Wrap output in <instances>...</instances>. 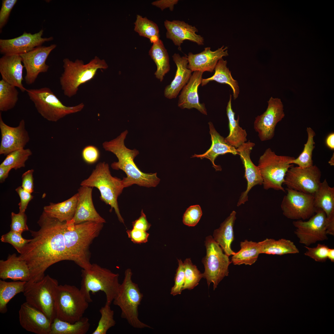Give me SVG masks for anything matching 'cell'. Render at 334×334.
<instances>
[{
    "label": "cell",
    "instance_id": "obj_1",
    "mask_svg": "<svg viewBox=\"0 0 334 334\" xmlns=\"http://www.w3.org/2000/svg\"><path fill=\"white\" fill-rule=\"evenodd\" d=\"M37 223V231L30 230L32 238L23 248L19 257L27 264L31 273L27 282H36L45 276L50 266L69 259L63 235V222L51 217L44 211Z\"/></svg>",
    "mask_w": 334,
    "mask_h": 334
},
{
    "label": "cell",
    "instance_id": "obj_2",
    "mask_svg": "<svg viewBox=\"0 0 334 334\" xmlns=\"http://www.w3.org/2000/svg\"><path fill=\"white\" fill-rule=\"evenodd\" d=\"M128 131L126 130L116 138L102 143L105 151L114 154L118 159L111 165L112 168L121 169L126 174V177L122 179L124 187L137 184L147 187L156 186L160 179L157 176V173H145L142 172L135 164L134 159L139 154L136 149H131L125 145V140Z\"/></svg>",
    "mask_w": 334,
    "mask_h": 334
},
{
    "label": "cell",
    "instance_id": "obj_3",
    "mask_svg": "<svg viewBox=\"0 0 334 334\" xmlns=\"http://www.w3.org/2000/svg\"><path fill=\"white\" fill-rule=\"evenodd\" d=\"M103 224L87 221L75 224L73 219L63 222V233L69 260L82 269L91 267L90 246L98 236Z\"/></svg>",
    "mask_w": 334,
    "mask_h": 334
},
{
    "label": "cell",
    "instance_id": "obj_4",
    "mask_svg": "<svg viewBox=\"0 0 334 334\" xmlns=\"http://www.w3.org/2000/svg\"><path fill=\"white\" fill-rule=\"evenodd\" d=\"M64 71L59 78L64 95L69 98L75 95L79 86L93 79L98 69L105 70L108 66L104 59L95 56L85 64L83 61L73 62L68 58L63 60Z\"/></svg>",
    "mask_w": 334,
    "mask_h": 334
},
{
    "label": "cell",
    "instance_id": "obj_5",
    "mask_svg": "<svg viewBox=\"0 0 334 334\" xmlns=\"http://www.w3.org/2000/svg\"><path fill=\"white\" fill-rule=\"evenodd\" d=\"M81 273L80 289L87 301H92L90 292L94 293L101 291L105 294V304L110 305L119 291V274L96 263H92L88 269H82Z\"/></svg>",
    "mask_w": 334,
    "mask_h": 334
},
{
    "label": "cell",
    "instance_id": "obj_6",
    "mask_svg": "<svg viewBox=\"0 0 334 334\" xmlns=\"http://www.w3.org/2000/svg\"><path fill=\"white\" fill-rule=\"evenodd\" d=\"M82 186L97 188L99 191L100 199L113 208L118 220L124 224L120 212L117 199L125 188L122 180L111 174L108 164L105 162L99 163L90 176L83 181Z\"/></svg>",
    "mask_w": 334,
    "mask_h": 334
},
{
    "label": "cell",
    "instance_id": "obj_7",
    "mask_svg": "<svg viewBox=\"0 0 334 334\" xmlns=\"http://www.w3.org/2000/svg\"><path fill=\"white\" fill-rule=\"evenodd\" d=\"M132 273L130 268L126 269L118 292L113 301V304L121 310V317L126 320L135 328H153L142 322L139 319L138 307L143 296L137 284L131 279Z\"/></svg>",
    "mask_w": 334,
    "mask_h": 334
},
{
    "label": "cell",
    "instance_id": "obj_8",
    "mask_svg": "<svg viewBox=\"0 0 334 334\" xmlns=\"http://www.w3.org/2000/svg\"><path fill=\"white\" fill-rule=\"evenodd\" d=\"M38 112L48 121L56 122L67 115L81 111L84 105H64L51 89L48 87L27 89L26 91Z\"/></svg>",
    "mask_w": 334,
    "mask_h": 334
},
{
    "label": "cell",
    "instance_id": "obj_9",
    "mask_svg": "<svg viewBox=\"0 0 334 334\" xmlns=\"http://www.w3.org/2000/svg\"><path fill=\"white\" fill-rule=\"evenodd\" d=\"M89 303L80 289L76 286L58 285L55 297L56 318L74 323L83 317Z\"/></svg>",
    "mask_w": 334,
    "mask_h": 334
},
{
    "label": "cell",
    "instance_id": "obj_10",
    "mask_svg": "<svg viewBox=\"0 0 334 334\" xmlns=\"http://www.w3.org/2000/svg\"><path fill=\"white\" fill-rule=\"evenodd\" d=\"M58 280L47 275L36 282H27L24 295L26 302L43 313L51 323L56 318L55 297Z\"/></svg>",
    "mask_w": 334,
    "mask_h": 334
},
{
    "label": "cell",
    "instance_id": "obj_11",
    "mask_svg": "<svg viewBox=\"0 0 334 334\" xmlns=\"http://www.w3.org/2000/svg\"><path fill=\"white\" fill-rule=\"evenodd\" d=\"M294 157L279 156L270 148L266 150L259 159L258 168L263 180L264 189L285 191L282 186L289 169L293 165Z\"/></svg>",
    "mask_w": 334,
    "mask_h": 334
},
{
    "label": "cell",
    "instance_id": "obj_12",
    "mask_svg": "<svg viewBox=\"0 0 334 334\" xmlns=\"http://www.w3.org/2000/svg\"><path fill=\"white\" fill-rule=\"evenodd\" d=\"M205 242L206 255L202 260L205 268L203 278L206 279L208 287L213 283L215 290L220 282L229 275V267L231 262L212 236L207 237Z\"/></svg>",
    "mask_w": 334,
    "mask_h": 334
},
{
    "label": "cell",
    "instance_id": "obj_13",
    "mask_svg": "<svg viewBox=\"0 0 334 334\" xmlns=\"http://www.w3.org/2000/svg\"><path fill=\"white\" fill-rule=\"evenodd\" d=\"M283 199L281 208L283 215L288 219L305 220L315 213L312 195L305 193L288 188Z\"/></svg>",
    "mask_w": 334,
    "mask_h": 334
},
{
    "label": "cell",
    "instance_id": "obj_14",
    "mask_svg": "<svg viewBox=\"0 0 334 334\" xmlns=\"http://www.w3.org/2000/svg\"><path fill=\"white\" fill-rule=\"evenodd\" d=\"M307 221L301 220L293 222L296 229L294 234L299 242L305 246H309L318 242L328 239L326 232V217L324 212L316 209L315 213Z\"/></svg>",
    "mask_w": 334,
    "mask_h": 334
},
{
    "label": "cell",
    "instance_id": "obj_15",
    "mask_svg": "<svg viewBox=\"0 0 334 334\" xmlns=\"http://www.w3.org/2000/svg\"><path fill=\"white\" fill-rule=\"evenodd\" d=\"M321 173L316 165L306 168L291 166L284 184L287 188L313 195L321 183Z\"/></svg>",
    "mask_w": 334,
    "mask_h": 334
},
{
    "label": "cell",
    "instance_id": "obj_16",
    "mask_svg": "<svg viewBox=\"0 0 334 334\" xmlns=\"http://www.w3.org/2000/svg\"><path fill=\"white\" fill-rule=\"evenodd\" d=\"M268 102L266 110L258 116L254 122V129L258 133L261 141L269 140L273 138L277 124L285 115L283 105L280 98L271 97Z\"/></svg>",
    "mask_w": 334,
    "mask_h": 334
},
{
    "label": "cell",
    "instance_id": "obj_17",
    "mask_svg": "<svg viewBox=\"0 0 334 334\" xmlns=\"http://www.w3.org/2000/svg\"><path fill=\"white\" fill-rule=\"evenodd\" d=\"M56 47L55 44L47 46H40L20 55L26 71L24 77L26 84H32L40 73L48 71L49 66L46 61L51 52Z\"/></svg>",
    "mask_w": 334,
    "mask_h": 334
},
{
    "label": "cell",
    "instance_id": "obj_18",
    "mask_svg": "<svg viewBox=\"0 0 334 334\" xmlns=\"http://www.w3.org/2000/svg\"><path fill=\"white\" fill-rule=\"evenodd\" d=\"M0 155L7 156L13 151L24 148L29 141V136L25 128V122L24 119L20 121L17 126H11L3 121L0 113Z\"/></svg>",
    "mask_w": 334,
    "mask_h": 334
},
{
    "label": "cell",
    "instance_id": "obj_19",
    "mask_svg": "<svg viewBox=\"0 0 334 334\" xmlns=\"http://www.w3.org/2000/svg\"><path fill=\"white\" fill-rule=\"evenodd\" d=\"M44 31L32 34L24 32L21 35L11 39H0V52L4 55H20L41 46L44 43L52 40L53 38H43Z\"/></svg>",
    "mask_w": 334,
    "mask_h": 334
},
{
    "label": "cell",
    "instance_id": "obj_20",
    "mask_svg": "<svg viewBox=\"0 0 334 334\" xmlns=\"http://www.w3.org/2000/svg\"><path fill=\"white\" fill-rule=\"evenodd\" d=\"M19 319L21 327L36 334H50L51 323L42 312L26 302L21 306Z\"/></svg>",
    "mask_w": 334,
    "mask_h": 334
},
{
    "label": "cell",
    "instance_id": "obj_21",
    "mask_svg": "<svg viewBox=\"0 0 334 334\" xmlns=\"http://www.w3.org/2000/svg\"><path fill=\"white\" fill-rule=\"evenodd\" d=\"M255 144L249 140L236 148L245 169V177L247 182L246 191L240 197L237 206H239L248 200V194L252 188L257 185H262L263 180L257 166L251 161L250 154Z\"/></svg>",
    "mask_w": 334,
    "mask_h": 334
},
{
    "label": "cell",
    "instance_id": "obj_22",
    "mask_svg": "<svg viewBox=\"0 0 334 334\" xmlns=\"http://www.w3.org/2000/svg\"><path fill=\"white\" fill-rule=\"evenodd\" d=\"M92 188L81 186L78 189L77 206L73 219L75 224L87 221L106 222L94 207L92 197Z\"/></svg>",
    "mask_w": 334,
    "mask_h": 334
},
{
    "label": "cell",
    "instance_id": "obj_23",
    "mask_svg": "<svg viewBox=\"0 0 334 334\" xmlns=\"http://www.w3.org/2000/svg\"><path fill=\"white\" fill-rule=\"evenodd\" d=\"M227 49V47L224 48L223 46L216 50L212 51L210 47H207L205 48L204 50L199 53L194 54L190 52L187 56V67L192 72L200 71L203 72L206 71L212 72L219 60L223 57L229 55Z\"/></svg>",
    "mask_w": 334,
    "mask_h": 334
},
{
    "label": "cell",
    "instance_id": "obj_24",
    "mask_svg": "<svg viewBox=\"0 0 334 334\" xmlns=\"http://www.w3.org/2000/svg\"><path fill=\"white\" fill-rule=\"evenodd\" d=\"M164 26L166 30L167 38L171 40L174 44L180 47L184 41L188 40L197 43L199 45L204 44V38L196 33L198 30L184 21L166 20Z\"/></svg>",
    "mask_w": 334,
    "mask_h": 334
},
{
    "label": "cell",
    "instance_id": "obj_25",
    "mask_svg": "<svg viewBox=\"0 0 334 334\" xmlns=\"http://www.w3.org/2000/svg\"><path fill=\"white\" fill-rule=\"evenodd\" d=\"M313 196L315 208L322 209L326 214L327 234L334 236V187H330L325 179Z\"/></svg>",
    "mask_w": 334,
    "mask_h": 334
},
{
    "label": "cell",
    "instance_id": "obj_26",
    "mask_svg": "<svg viewBox=\"0 0 334 334\" xmlns=\"http://www.w3.org/2000/svg\"><path fill=\"white\" fill-rule=\"evenodd\" d=\"M22 63L20 55H3L0 58V73L2 79L24 92L27 89L22 84L24 68Z\"/></svg>",
    "mask_w": 334,
    "mask_h": 334
},
{
    "label": "cell",
    "instance_id": "obj_27",
    "mask_svg": "<svg viewBox=\"0 0 334 334\" xmlns=\"http://www.w3.org/2000/svg\"><path fill=\"white\" fill-rule=\"evenodd\" d=\"M203 73L200 71H194L179 96L178 106L182 109L195 108L202 113L207 115L205 105L199 102L198 92V87L201 83Z\"/></svg>",
    "mask_w": 334,
    "mask_h": 334
},
{
    "label": "cell",
    "instance_id": "obj_28",
    "mask_svg": "<svg viewBox=\"0 0 334 334\" xmlns=\"http://www.w3.org/2000/svg\"><path fill=\"white\" fill-rule=\"evenodd\" d=\"M0 278L3 280L28 282L31 273L26 262L15 253L9 255L6 260H0Z\"/></svg>",
    "mask_w": 334,
    "mask_h": 334
},
{
    "label": "cell",
    "instance_id": "obj_29",
    "mask_svg": "<svg viewBox=\"0 0 334 334\" xmlns=\"http://www.w3.org/2000/svg\"><path fill=\"white\" fill-rule=\"evenodd\" d=\"M172 58L177 69L173 79L164 90V96L169 99L177 97L180 90L189 81L192 72L187 67V57H181L178 54L175 53Z\"/></svg>",
    "mask_w": 334,
    "mask_h": 334
},
{
    "label": "cell",
    "instance_id": "obj_30",
    "mask_svg": "<svg viewBox=\"0 0 334 334\" xmlns=\"http://www.w3.org/2000/svg\"><path fill=\"white\" fill-rule=\"evenodd\" d=\"M208 124L212 142L211 147L205 153L201 155L195 154L191 157H197L201 159L204 158L208 159L212 162L216 171H221V167L216 165L214 163L215 160L218 156L227 153H232L235 155L238 153L237 149L227 143L225 138L218 133L212 122H209Z\"/></svg>",
    "mask_w": 334,
    "mask_h": 334
},
{
    "label": "cell",
    "instance_id": "obj_31",
    "mask_svg": "<svg viewBox=\"0 0 334 334\" xmlns=\"http://www.w3.org/2000/svg\"><path fill=\"white\" fill-rule=\"evenodd\" d=\"M236 214L235 211H232L221 224L220 227L215 230L213 233L214 240L228 256L235 253L232 249L231 246L234 240L233 226L236 219Z\"/></svg>",
    "mask_w": 334,
    "mask_h": 334
},
{
    "label": "cell",
    "instance_id": "obj_32",
    "mask_svg": "<svg viewBox=\"0 0 334 334\" xmlns=\"http://www.w3.org/2000/svg\"><path fill=\"white\" fill-rule=\"evenodd\" d=\"M77 193L61 203H50L44 207L43 211L49 216L62 222L72 220L74 216L77 202Z\"/></svg>",
    "mask_w": 334,
    "mask_h": 334
},
{
    "label": "cell",
    "instance_id": "obj_33",
    "mask_svg": "<svg viewBox=\"0 0 334 334\" xmlns=\"http://www.w3.org/2000/svg\"><path fill=\"white\" fill-rule=\"evenodd\" d=\"M258 242L260 254L282 255L299 252L293 242L285 238L276 240L267 238Z\"/></svg>",
    "mask_w": 334,
    "mask_h": 334
},
{
    "label": "cell",
    "instance_id": "obj_34",
    "mask_svg": "<svg viewBox=\"0 0 334 334\" xmlns=\"http://www.w3.org/2000/svg\"><path fill=\"white\" fill-rule=\"evenodd\" d=\"M232 95L230 94L226 107L229 133L225 139L229 144L235 148H238L246 141L247 134L246 130L243 129L239 125V116H238L237 120L235 119V113L232 108Z\"/></svg>",
    "mask_w": 334,
    "mask_h": 334
},
{
    "label": "cell",
    "instance_id": "obj_35",
    "mask_svg": "<svg viewBox=\"0 0 334 334\" xmlns=\"http://www.w3.org/2000/svg\"><path fill=\"white\" fill-rule=\"evenodd\" d=\"M227 62L222 58L218 61L215 68V73L212 77L206 79H202L201 86H204L209 82L214 81L222 84L229 85L233 90L234 100L238 97L239 93V87L238 81L232 77L231 72L227 66Z\"/></svg>",
    "mask_w": 334,
    "mask_h": 334
},
{
    "label": "cell",
    "instance_id": "obj_36",
    "mask_svg": "<svg viewBox=\"0 0 334 334\" xmlns=\"http://www.w3.org/2000/svg\"><path fill=\"white\" fill-rule=\"evenodd\" d=\"M149 55L157 66L154 74L155 76L161 82L165 75L170 70V67L168 53L161 39L153 43L149 50Z\"/></svg>",
    "mask_w": 334,
    "mask_h": 334
},
{
    "label": "cell",
    "instance_id": "obj_37",
    "mask_svg": "<svg viewBox=\"0 0 334 334\" xmlns=\"http://www.w3.org/2000/svg\"><path fill=\"white\" fill-rule=\"evenodd\" d=\"M90 326L88 318L83 317L72 323L55 318L51 324L50 334H85Z\"/></svg>",
    "mask_w": 334,
    "mask_h": 334
},
{
    "label": "cell",
    "instance_id": "obj_38",
    "mask_svg": "<svg viewBox=\"0 0 334 334\" xmlns=\"http://www.w3.org/2000/svg\"><path fill=\"white\" fill-rule=\"evenodd\" d=\"M240 249L232 255L231 263L235 265H251L257 260L260 252L258 242L245 240L240 243Z\"/></svg>",
    "mask_w": 334,
    "mask_h": 334
},
{
    "label": "cell",
    "instance_id": "obj_39",
    "mask_svg": "<svg viewBox=\"0 0 334 334\" xmlns=\"http://www.w3.org/2000/svg\"><path fill=\"white\" fill-rule=\"evenodd\" d=\"M27 282L17 281L7 282L0 280V312L7 311V305L15 295L24 293Z\"/></svg>",
    "mask_w": 334,
    "mask_h": 334
},
{
    "label": "cell",
    "instance_id": "obj_40",
    "mask_svg": "<svg viewBox=\"0 0 334 334\" xmlns=\"http://www.w3.org/2000/svg\"><path fill=\"white\" fill-rule=\"evenodd\" d=\"M19 94L16 87L2 79L0 80V111L6 112L14 108L18 100Z\"/></svg>",
    "mask_w": 334,
    "mask_h": 334
},
{
    "label": "cell",
    "instance_id": "obj_41",
    "mask_svg": "<svg viewBox=\"0 0 334 334\" xmlns=\"http://www.w3.org/2000/svg\"><path fill=\"white\" fill-rule=\"evenodd\" d=\"M307 139L304 145L303 151L296 158H295L291 161V164H294L301 168H306L312 166L313 161L312 159V153L315 148L314 137L315 133L310 127L307 128Z\"/></svg>",
    "mask_w": 334,
    "mask_h": 334
},
{
    "label": "cell",
    "instance_id": "obj_42",
    "mask_svg": "<svg viewBox=\"0 0 334 334\" xmlns=\"http://www.w3.org/2000/svg\"><path fill=\"white\" fill-rule=\"evenodd\" d=\"M134 31L139 36L149 39L152 36L160 37L159 30L156 24L146 17L137 15L134 23Z\"/></svg>",
    "mask_w": 334,
    "mask_h": 334
},
{
    "label": "cell",
    "instance_id": "obj_43",
    "mask_svg": "<svg viewBox=\"0 0 334 334\" xmlns=\"http://www.w3.org/2000/svg\"><path fill=\"white\" fill-rule=\"evenodd\" d=\"M32 154L29 148H23L13 151L9 153L0 165L11 167L16 170L25 166V163Z\"/></svg>",
    "mask_w": 334,
    "mask_h": 334
},
{
    "label": "cell",
    "instance_id": "obj_44",
    "mask_svg": "<svg viewBox=\"0 0 334 334\" xmlns=\"http://www.w3.org/2000/svg\"><path fill=\"white\" fill-rule=\"evenodd\" d=\"M185 282L183 290H191L196 286L203 277V274L196 266L193 264L190 258L186 259L183 263Z\"/></svg>",
    "mask_w": 334,
    "mask_h": 334
},
{
    "label": "cell",
    "instance_id": "obj_45",
    "mask_svg": "<svg viewBox=\"0 0 334 334\" xmlns=\"http://www.w3.org/2000/svg\"><path fill=\"white\" fill-rule=\"evenodd\" d=\"M110 306L105 304L100 309L101 317L97 326L92 334H106L108 330L115 325L114 312L111 309Z\"/></svg>",
    "mask_w": 334,
    "mask_h": 334
},
{
    "label": "cell",
    "instance_id": "obj_46",
    "mask_svg": "<svg viewBox=\"0 0 334 334\" xmlns=\"http://www.w3.org/2000/svg\"><path fill=\"white\" fill-rule=\"evenodd\" d=\"M0 240L2 242L11 245L19 254L23 248L30 241V239L23 238L22 234L11 230L2 235Z\"/></svg>",
    "mask_w": 334,
    "mask_h": 334
},
{
    "label": "cell",
    "instance_id": "obj_47",
    "mask_svg": "<svg viewBox=\"0 0 334 334\" xmlns=\"http://www.w3.org/2000/svg\"><path fill=\"white\" fill-rule=\"evenodd\" d=\"M307 250L305 255L319 262H324L328 259V255L329 248L327 245L318 244L316 246L311 247L305 246Z\"/></svg>",
    "mask_w": 334,
    "mask_h": 334
},
{
    "label": "cell",
    "instance_id": "obj_48",
    "mask_svg": "<svg viewBox=\"0 0 334 334\" xmlns=\"http://www.w3.org/2000/svg\"><path fill=\"white\" fill-rule=\"evenodd\" d=\"M202 212L199 205L191 206L186 210L183 217V222L189 226H194L199 221Z\"/></svg>",
    "mask_w": 334,
    "mask_h": 334
},
{
    "label": "cell",
    "instance_id": "obj_49",
    "mask_svg": "<svg viewBox=\"0 0 334 334\" xmlns=\"http://www.w3.org/2000/svg\"><path fill=\"white\" fill-rule=\"evenodd\" d=\"M178 267L174 277V284L171 288L170 294L175 296L181 294L183 290L185 282L184 268L181 259H178Z\"/></svg>",
    "mask_w": 334,
    "mask_h": 334
},
{
    "label": "cell",
    "instance_id": "obj_50",
    "mask_svg": "<svg viewBox=\"0 0 334 334\" xmlns=\"http://www.w3.org/2000/svg\"><path fill=\"white\" fill-rule=\"evenodd\" d=\"M11 230L21 234L29 230L27 224V217L25 212H19L16 214L12 212L11 214Z\"/></svg>",
    "mask_w": 334,
    "mask_h": 334
},
{
    "label": "cell",
    "instance_id": "obj_51",
    "mask_svg": "<svg viewBox=\"0 0 334 334\" xmlns=\"http://www.w3.org/2000/svg\"><path fill=\"white\" fill-rule=\"evenodd\" d=\"M100 156V153L98 148L94 145H88L85 146L82 152V156L83 160L89 164L96 162L99 160Z\"/></svg>",
    "mask_w": 334,
    "mask_h": 334
},
{
    "label": "cell",
    "instance_id": "obj_52",
    "mask_svg": "<svg viewBox=\"0 0 334 334\" xmlns=\"http://www.w3.org/2000/svg\"><path fill=\"white\" fill-rule=\"evenodd\" d=\"M17 0H3L0 11V30L6 24L12 8L17 2Z\"/></svg>",
    "mask_w": 334,
    "mask_h": 334
},
{
    "label": "cell",
    "instance_id": "obj_53",
    "mask_svg": "<svg viewBox=\"0 0 334 334\" xmlns=\"http://www.w3.org/2000/svg\"><path fill=\"white\" fill-rule=\"evenodd\" d=\"M128 237L134 243L140 244L148 241L149 234L147 231L132 228L126 231Z\"/></svg>",
    "mask_w": 334,
    "mask_h": 334
},
{
    "label": "cell",
    "instance_id": "obj_54",
    "mask_svg": "<svg viewBox=\"0 0 334 334\" xmlns=\"http://www.w3.org/2000/svg\"><path fill=\"white\" fill-rule=\"evenodd\" d=\"M15 191L20 199V202L18 204L19 212H25L28 203L33 197L31 195V193L24 190L21 186L17 188Z\"/></svg>",
    "mask_w": 334,
    "mask_h": 334
},
{
    "label": "cell",
    "instance_id": "obj_55",
    "mask_svg": "<svg viewBox=\"0 0 334 334\" xmlns=\"http://www.w3.org/2000/svg\"><path fill=\"white\" fill-rule=\"evenodd\" d=\"M34 171L33 169L28 170L23 173L22 176V184L21 186L31 193L33 191V173Z\"/></svg>",
    "mask_w": 334,
    "mask_h": 334
},
{
    "label": "cell",
    "instance_id": "obj_56",
    "mask_svg": "<svg viewBox=\"0 0 334 334\" xmlns=\"http://www.w3.org/2000/svg\"><path fill=\"white\" fill-rule=\"evenodd\" d=\"M132 228L145 231L149 230L151 226V225L148 222L146 216L143 210L141 211L140 216L132 222Z\"/></svg>",
    "mask_w": 334,
    "mask_h": 334
},
{
    "label": "cell",
    "instance_id": "obj_57",
    "mask_svg": "<svg viewBox=\"0 0 334 334\" xmlns=\"http://www.w3.org/2000/svg\"><path fill=\"white\" fill-rule=\"evenodd\" d=\"M178 2V0H160L154 1L152 4L160 8L161 11L169 8L171 11H173L174 5Z\"/></svg>",
    "mask_w": 334,
    "mask_h": 334
},
{
    "label": "cell",
    "instance_id": "obj_58",
    "mask_svg": "<svg viewBox=\"0 0 334 334\" xmlns=\"http://www.w3.org/2000/svg\"><path fill=\"white\" fill-rule=\"evenodd\" d=\"M12 169L10 166H4L0 165V182H3L7 177L9 172Z\"/></svg>",
    "mask_w": 334,
    "mask_h": 334
},
{
    "label": "cell",
    "instance_id": "obj_59",
    "mask_svg": "<svg viewBox=\"0 0 334 334\" xmlns=\"http://www.w3.org/2000/svg\"><path fill=\"white\" fill-rule=\"evenodd\" d=\"M327 146L332 150L334 149V133H331L327 136L325 140Z\"/></svg>",
    "mask_w": 334,
    "mask_h": 334
},
{
    "label": "cell",
    "instance_id": "obj_60",
    "mask_svg": "<svg viewBox=\"0 0 334 334\" xmlns=\"http://www.w3.org/2000/svg\"><path fill=\"white\" fill-rule=\"evenodd\" d=\"M328 259L332 262H334V249L329 248L328 253Z\"/></svg>",
    "mask_w": 334,
    "mask_h": 334
},
{
    "label": "cell",
    "instance_id": "obj_61",
    "mask_svg": "<svg viewBox=\"0 0 334 334\" xmlns=\"http://www.w3.org/2000/svg\"><path fill=\"white\" fill-rule=\"evenodd\" d=\"M334 153H333L330 160L328 161V163L331 166L334 165Z\"/></svg>",
    "mask_w": 334,
    "mask_h": 334
}]
</instances>
